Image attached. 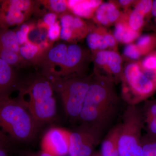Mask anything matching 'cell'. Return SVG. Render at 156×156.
I'll use <instances>...</instances> for the list:
<instances>
[{
	"instance_id": "1",
	"label": "cell",
	"mask_w": 156,
	"mask_h": 156,
	"mask_svg": "<svg viewBox=\"0 0 156 156\" xmlns=\"http://www.w3.org/2000/svg\"><path fill=\"white\" fill-rule=\"evenodd\" d=\"M114 83L110 78L97 74L92 78L78 119L81 125L91 128L101 136L118 112L119 99Z\"/></svg>"
},
{
	"instance_id": "2",
	"label": "cell",
	"mask_w": 156,
	"mask_h": 156,
	"mask_svg": "<svg viewBox=\"0 0 156 156\" xmlns=\"http://www.w3.org/2000/svg\"><path fill=\"white\" fill-rule=\"evenodd\" d=\"M17 89L16 98L29 112L38 127L54 119L56 113L54 90L47 78H35Z\"/></svg>"
},
{
	"instance_id": "3",
	"label": "cell",
	"mask_w": 156,
	"mask_h": 156,
	"mask_svg": "<svg viewBox=\"0 0 156 156\" xmlns=\"http://www.w3.org/2000/svg\"><path fill=\"white\" fill-rule=\"evenodd\" d=\"M38 127L29 112L17 98L0 101V129L3 133L17 141H28L34 137Z\"/></svg>"
},
{
	"instance_id": "4",
	"label": "cell",
	"mask_w": 156,
	"mask_h": 156,
	"mask_svg": "<svg viewBox=\"0 0 156 156\" xmlns=\"http://www.w3.org/2000/svg\"><path fill=\"white\" fill-rule=\"evenodd\" d=\"M144 121L136 105H128L119 124L118 148L120 156H142V131Z\"/></svg>"
},
{
	"instance_id": "5",
	"label": "cell",
	"mask_w": 156,
	"mask_h": 156,
	"mask_svg": "<svg viewBox=\"0 0 156 156\" xmlns=\"http://www.w3.org/2000/svg\"><path fill=\"white\" fill-rule=\"evenodd\" d=\"M91 79L81 76L48 80L54 91L60 94L66 114L71 119H79Z\"/></svg>"
},
{
	"instance_id": "6",
	"label": "cell",
	"mask_w": 156,
	"mask_h": 156,
	"mask_svg": "<svg viewBox=\"0 0 156 156\" xmlns=\"http://www.w3.org/2000/svg\"><path fill=\"white\" fill-rule=\"evenodd\" d=\"M121 80L122 82L123 99L128 105H136L156 92V81L144 73L139 62L127 65Z\"/></svg>"
},
{
	"instance_id": "7",
	"label": "cell",
	"mask_w": 156,
	"mask_h": 156,
	"mask_svg": "<svg viewBox=\"0 0 156 156\" xmlns=\"http://www.w3.org/2000/svg\"><path fill=\"white\" fill-rule=\"evenodd\" d=\"M101 136L87 126L81 125L71 132L69 156H91Z\"/></svg>"
},
{
	"instance_id": "8",
	"label": "cell",
	"mask_w": 156,
	"mask_h": 156,
	"mask_svg": "<svg viewBox=\"0 0 156 156\" xmlns=\"http://www.w3.org/2000/svg\"><path fill=\"white\" fill-rule=\"evenodd\" d=\"M70 131L53 127L46 131L41 142V151L53 156H65L69 151Z\"/></svg>"
},
{
	"instance_id": "9",
	"label": "cell",
	"mask_w": 156,
	"mask_h": 156,
	"mask_svg": "<svg viewBox=\"0 0 156 156\" xmlns=\"http://www.w3.org/2000/svg\"><path fill=\"white\" fill-rule=\"evenodd\" d=\"M94 61L97 68L106 73V76L114 81L119 80L122 77V59L119 54L113 50L95 51Z\"/></svg>"
},
{
	"instance_id": "10",
	"label": "cell",
	"mask_w": 156,
	"mask_h": 156,
	"mask_svg": "<svg viewBox=\"0 0 156 156\" xmlns=\"http://www.w3.org/2000/svg\"><path fill=\"white\" fill-rule=\"evenodd\" d=\"M60 38L66 41H71L83 37L89 32L86 23L80 17L71 14H64L61 18Z\"/></svg>"
},
{
	"instance_id": "11",
	"label": "cell",
	"mask_w": 156,
	"mask_h": 156,
	"mask_svg": "<svg viewBox=\"0 0 156 156\" xmlns=\"http://www.w3.org/2000/svg\"><path fill=\"white\" fill-rule=\"evenodd\" d=\"M18 87L17 75L13 66L0 58V101L9 98Z\"/></svg>"
},
{
	"instance_id": "12",
	"label": "cell",
	"mask_w": 156,
	"mask_h": 156,
	"mask_svg": "<svg viewBox=\"0 0 156 156\" xmlns=\"http://www.w3.org/2000/svg\"><path fill=\"white\" fill-rule=\"evenodd\" d=\"M98 0L67 1L68 9L78 17L90 18L94 15L98 8L102 3Z\"/></svg>"
},
{
	"instance_id": "13",
	"label": "cell",
	"mask_w": 156,
	"mask_h": 156,
	"mask_svg": "<svg viewBox=\"0 0 156 156\" xmlns=\"http://www.w3.org/2000/svg\"><path fill=\"white\" fill-rule=\"evenodd\" d=\"M120 16V11L112 2L101 3L95 12L96 21L104 26H108L116 22Z\"/></svg>"
},
{
	"instance_id": "14",
	"label": "cell",
	"mask_w": 156,
	"mask_h": 156,
	"mask_svg": "<svg viewBox=\"0 0 156 156\" xmlns=\"http://www.w3.org/2000/svg\"><path fill=\"white\" fill-rule=\"evenodd\" d=\"M119 125L112 128L102 143L101 156H120L118 148Z\"/></svg>"
},
{
	"instance_id": "15",
	"label": "cell",
	"mask_w": 156,
	"mask_h": 156,
	"mask_svg": "<svg viewBox=\"0 0 156 156\" xmlns=\"http://www.w3.org/2000/svg\"><path fill=\"white\" fill-rule=\"evenodd\" d=\"M140 34V32L133 30L127 21L124 20L117 23L114 32V37L117 41L127 44L138 38Z\"/></svg>"
},
{
	"instance_id": "16",
	"label": "cell",
	"mask_w": 156,
	"mask_h": 156,
	"mask_svg": "<svg viewBox=\"0 0 156 156\" xmlns=\"http://www.w3.org/2000/svg\"><path fill=\"white\" fill-rule=\"evenodd\" d=\"M0 47L19 54L20 45L15 31L0 27Z\"/></svg>"
},
{
	"instance_id": "17",
	"label": "cell",
	"mask_w": 156,
	"mask_h": 156,
	"mask_svg": "<svg viewBox=\"0 0 156 156\" xmlns=\"http://www.w3.org/2000/svg\"><path fill=\"white\" fill-rule=\"evenodd\" d=\"M104 30L101 29L87 35V44L91 50H94L95 52L105 50L108 48L104 37Z\"/></svg>"
},
{
	"instance_id": "18",
	"label": "cell",
	"mask_w": 156,
	"mask_h": 156,
	"mask_svg": "<svg viewBox=\"0 0 156 156\" xmlns=\"http://www.w3.org/2000/svg\"><path fill=\"white\" fill-rule=\"evenodd\" d=\"M135 44L141 56L148 55L156 48V34H145L140 36Z\"/></svg>"
},
{
	"instance_id": "19",
	"label": "cell",
	"mask_w": 156,
	"mask_h": 156,
	"mask_svg": "<svg viewBox=\"0 0 156 156\" xmlns=\"http://www.w3.org/2000/svg\"><path fill=\"white\" fill-rule=\"evenodd\" d=\"M33 2L27 0H11L0 1V8L3 11L9 9H15L22 11L27 12L33 9Z\"/></svg>"
},
{
	"instance_id": "20",
	"label": "cell",
	"mask_w": 156,
	"mask_h": 156,
	"mask_svg": "<svg viewBox=\"0 0 156 156\" xmlns=\"http://www.w3.org/2000/svg\"><path fill=\"white\" fill-rule=\"evenodd\" d=\"M41 47L27 41L24 44L20 46L19 54L25 61L34 60L40 54Z\"/></svg>"
},
{
	"instance_id": "21",
	"label": "cell",
	"mask_w": 156,
	"mask_h": 156,
	"mask_svg": "<svg viewBox=\"0 0 156 156\" xmlns=\"http://www.w3.org/2000/svg\"><path fill=\"white\" fill-rule=\"evenodd\" d=\"M0 58L13 67L19 66L25 61L18 53L1 47Z\"/></svg>"
},
{
	"instance_id": "22",
	"label": "cell",
	"mask_w": 156,
	"mask_h": 156,
	"mask_svg": "<svg viewBox=\"0 0 156 156\" xmlns=\"http://www.w3.org/2000/svg\"><path fill=\"white\" fill-rule=\"evenodd\" d=\"M145 17L139 11L134 9L129 14L127 22L133 30L140 32L144 24Z\"/></svg>"
},
{
	"instance_id": "23",
	"label": "cell",
	"mask_w": 156,
	"mask_h": 156,
	"mask_svg": "<svg viewBox=\"0 0 156 156\" xmlns=\"http://www.w3.org/2000/svg\"><path fill=\"white\" fill-rule=\"evenodd\" d=\"M141 147L142 156H156V139L146 134L142 136Z\"/></svg>"
},
{
	"instance_id": "24",
	"label": "cell",
	"mask_w": 156,
	"mask_h": 156,
	"mask_svg": "<svg viewBox=\"0 0 156 156\" xmlns=\"http://www.w3.org/2000/svg\"><path fill=\"white\" fill-rule=\"evenodd\" d=\"M142 111L144 123L156 118V99L145 100Z\"/></svg>"
},
{
	"instance_id": "25",
	"label": "cell",
	"mask_w": 156,
	"mask_h": 156,
	"mask_svg": "<svg viewBox=\"0 0 156 156\" xmlns=\"http://www.w3.org/2000/svg\"><path fill=\"white\" fill-rule=\"evenodd\" d=\"M45 5L54 13H63L68 8L67 1H66L51 0L45 2Z\"/></svg>"
},
{
	"instance_id": "26",
	"label": "cell",
	"mask_w": 156,
	"mask_h": 156,
	"mask_svg": "<svg viewBox=\"0 0 156 156\" xmlns=\"http://www.w3.org/2000/svg\"><path fill=\"white\" fill-rule=\"evenodd\" d=\"M153 1L151 0H141L135 2L134 9L139 11L145 17L151 14Z\"/></svg>"
},
{
	"instance_id": "27",
	"label": "cell",
	"mask_w": 156,
	"mask_h": 156,
	"mask_svg": "<svg viewBox=\"0 0 156 156\" xmlns=\"http://www.w3.org/2000/svg\"><path fill=\"white\" fill-rule=\"evenodd\" d=\"M123 53L126 57L134 60L138 59L142 56L135 44H129L126 45Z\"/></svg>"
},
{
	"instance_id": "28",
	"label": "cell",
	"mask_w": 156,
	"mask_h": 156,
	"mask_svg": "<svg viewBox=\"0 0 156 156\" xmlns=\"http://www.w3.org/2000/svg\"><path fill=\"white\" fill-rule=\"evenodd\" d=\"M61 28L59 22L56 21L48 29V37L51 41H56L60 36Z\"/></svg>"
},
{
	"instance_id": "29",
	"label": "cell",
	"mask_w": 156,
	"mask_h": 156,
	"mask_svg": "<svg viewBox=\"0 0 156 156\" xmlns=\"http://www.w3.org/2000/svg\"><path fill=\"white\" fill-rule=\"evenodd\" d=\"M146 124L147 135L151 138L156 139V118L145 122Z\"/></svg>"
},
{
	"instance_id": "30",
	"label": "cell",
	"mask_w": 156,
	"mask_h": 156,
	"mask_svg": "<svg viewBox=\"0 0 156 156\" xmlns=\"http://www.w3.org/2000/svg\"><path fill=\"white\" fill-rule=\"evenodd\" d=\"M57 16L55 13L53 12H50L45 14L43 18V23L45 24V26H47L48 28L53 25L56 22V19Z\"/></svg>"
},
{
	"instance_id": "31",
	"label": "cell",
	"mask_w": 156,
	"mask_h": 156,
	"mask_svg": "<svg viewBox=\"0 0 156 156\" xmlns=\"http://www.w3.org/2000/svg\"><path fill=\"white\" fill-rule=\"evenodd\" d=\"M104 37L108 47L111 48H115L116 46V40L114 36L105 31L104 33Z\"/></svg>"
},
{
	"instance_id": "32",
	"label": "cell",
	"mask_w": 156,
	"mask_h": 156,
	"mask_svg": "<svg viewBox=\"0 0 156 156\" xmlns=\"http://www.w3.org/2000/svg\"><path fill=\"white\" fill-rule=\"evenodd\" d=\"M16 34V38H17V41L20 46H21L25 44L28 40V36L22 33L20 30H14Z\"/></svg>"
},
{
	"instance_id": "33",
	"label": "cell",
	"mask_w": 156,
	"mask_h": 156,
	"mask_svg": "<svg viewBox=\"0 0 156 156\" xmlns=\"http://www.w3.org/2000/svg\"><path fill=\"white\" fill-rule=\"evenodd\" d=\"M19 30L22 33L28 36V34H29L30 31V27L27 24H23L20 26Z\"/></svg>"
},
{
	"instance_id": "34",
	"label": "cell",
	"mask_w": 156,
	"mask_h": 156,
	"mask_svg": "<svg viewBox=\"0 0 156 156\" xmlns=\"http://www.w3.org/2000/svg\"><path fill=\"white\" fill-rule=\"evenodd\" d=\"M25 156H53L50 154L41 151L37 152L30 153L26 154Z\"/></svg>"
},
{
	"instance_id": "35",
	"label": "cell",
	"mask_w": 156,
	"mask_h": 156,
	"mask_svg": "<svg viewBox=\"0 0 156 156\" xmlns=\"http://www.w3.org/2000/svg\"><path fill=\"white\" fill-rule=\"evenodd\" d=\"M5 143L0 140V156H8L7 151L4 145Z\"/></svg>"
},
{
	"instance_id": "36",
	"label": "cell",
	"mask_w": 156,
	"mask_h": 156,
	"mask_svg": "<svg viewBox=\"0 0 156 156\" xmlns=\"http://www.w3.org/2000/svg\"><path fill=\"white\" fill-rule=\"evenodd\" d=\"M134 1H128V0H122V1H119V3L121 5L124 6V7H128Z\"/></svg>"
},
{
	"instance_id": "37",
	"label": "cell",
	"mask_w": 156,
	"mask_h": 156,
	"mask_svg": "<svg viewBox=\"0 0 156 156\" xmlns=\"http://www.w3.org/2000/svg\"><path fill=\"white\" fill-rule=\"evenodd\" d=\"M151 14L155 17V20L156 23V0L153 1L152 8Z\"/></svg>"
},
{
	"instance_id": "38",
	"label": "cell",
	"mask_w": 156,
	"mask_h": 156,
	"mask_svg": "<svg viewBox=\"0 0 156 156\" xmlns=\"http://www.w3.org/2000/svg\"><path fill=\"white\" fill-rule=\"evenodd\" d=\"M0 140L3 141H5V142L6 140H7L6 135L3 133L2 131H1V129H0Z\"/></svg>"
},
{
	"instance_id": "39",
	"label": "cell",
	"mask_w": 156,
	"mask_h": 156,
	"mask_svg": "<svg viewBox=\"0 0 156 156\" xmlns=\"http://www.w3.org/2000/svg\"><path fill=\"white\" fill-rule=\"evenodd\" d=\"M91 156H101V154L95 153L94 154H92V155Z\"/></svg>"
}]
</instances>
